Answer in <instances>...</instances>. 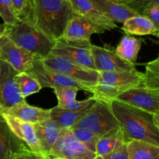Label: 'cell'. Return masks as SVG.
<instances>
[{"label":"cell","mask_w":159,"mask_h":159,"mask_svg":"<svg viewBox=\"0 0 159 159\" xmlns=\"http://www.w3.org/2000/svg\"><path fill=\"white\" fill-rule=\"evenodd\" d=\"M109 103L119 123L124 142L138 140L159 146V113H149L117 99Z\"/></svg>","instance_id":"6da1fadb"},{"label":"cell","mask_w":159,"mask_h":159,"mask_svg":"<svg viewBox=\"0 0 159 159\" xmlns=\"http://www.w3.org/2000/svg\"><path fill=\"white\" fill-rule=\"evenodd\" d=\"M34 26L53 40L62 37L75 15L68 0H34Z\"/></svg>","instance_id":"7a4b0ae2"},{"label":"cell","mask_w":159,"mask_h":159,"mask_svg":"<svg viewBox=\"0 0 159 159\" xmlns=\"http://www.w3.org/2000/svg\"><path fill=\"white\" fill-rule=\"evenodd\" d=\"M144 86V74L137 69L119 72H99L98 82L89 88L96 99L110 102L124 92Z\"/></svg>","instance_id":"3957f363"},{"label":"cell","mask_w":159,"mask_h":159,"mask_svg":"<svg viewBox=\"0 0 159 159\" xmlns=\"http://www.w3.org/2000/svg\"><path fill=\"white\" fill-rule=\"evenodd\" d=\"M5 35L17 46L41 58L51 54L55 43L35 26L21 21L6 25Z\"/></svg>","instance_id":"277c9868"},{"label":"cell","mask_w":159,"mask_h":159,"mask_svg":"<svg viewBox=\"0 0 159 159\" xmlns=\"http://www.w3.org/2000/svg\"><path fill=\"white\" fill-rule=\"evenodd\" d=\"M86 129L99 137L115 129L120 128L119 123L113 115L110 103L96 99L85 116L72 127Z\"/></svg>","instance_id":"5b68a950"},{"label":"cell","mask_w":159,"mask_h":159,"mask_svg":"<svg viewBox=\"0 0 159 159\" xmlns=\"http://www.w3.org/2000/svg\"><path fill=\"white\" fill-rule=\"evenodd\" d=\"M41 59L42 62L49 68L74 79L87 88L96 85L99 80V72L97 70L82 66L65 57L50 54Z\"/></svg>","instance_id":"8992f818"},{"label":"cell","mask_w":159,"mask_h":159,"mask_svg":"<svg viewBox=\"0 0 159 159\" xmlns=\"http://www.w3.org/2000/svg\"><path fill=\"white\" fill-rule=\"evenodd\" d=\"M92 46L90 40H66L60 37L55 40L51 54L65 57L78 65L96 70L92 55Z\"/></svg>","instance_id":"52a82bcc"},{"label":"cell","mask_w":159,"mask_h":159,"mask_svg":"<svg viewBox=\"0 0 159 159\" xmlns=\"http://www.w3.org/2000/svg\"><path fill=\"white\" fill-rule=\"evenodd\" d=\"M46 157L48 159H95L96 154L78 141L71 129H63Z\"/></svg>","instance_id":"ba28073f"},{"label":"cell","mask_w":159,"mask_h":159,"mask_svg":"<svg viewBox=\"0 0 159 159\" xmlns=\"http://www.w3.org/2000/svg\"><path fill=\"white\" fill-rule=\"evenodd\" d=\"M18 73L9 63L0 60V113L26 102L20 94L16 79Z\"/></svg>","instance_id":"9c48e42d"},{"label":"cell","mask_w":159,"mask_h":159,"mask_svg":"<svg viewBox=\"0 0 159 159\" xmlns=\"http://www.w3.org/2000/svg\"><path fill=\"white\" fill-rule=\"evenodd\" d=\"M41 57H37L26 72L35 78L41 88H54L56 86L76 87L79 90L87 92V88L74 79L49 68L42 62Z\"/></svg>","instance_id":"30bf717a"},{"label":"cell","mask_w":159,"mask_h":159,"mask_svg":"<svg viewBox=\"0 0 159 159\" xmlns=\"http://www.w3.org/2000/svg\"><path fill=\"white\" fill-rule=\"evenodd\" d=\"M37 57L17 46L5 34L0 37V59L9 63L19 72L29 70Z\"/></svg>","instance_id":"8fae6325"},{"label":"cell","mask_w":159,"mask_h":159,"mask_svg":"<svg viewBox=\"0 0 159 159\" xmlns=\"http://www.w3.org/2000/svg\"><path fill=\"white\" fill-rule=\"evenodd\" d=\"M116 99L149 113H159V90L136 87L122 93Z\"/></svg>","instance_id":"7c38bea8"},{"label":"cell","mask_w":159,"mask_h":159,"mask_svg":"<svg viewBox=\"0 0 159 159\" xmlns=\"http://www.w3.org/2000/svg\"><path fill=\"white\" fill-rule=\"evenodd\" d=\"M92 55L95 68L99 72H119L136 69L135 65L123 60L114 50L110 48L93 44Z\"/></svg>","instance_id":"4fadbf2b"},{"label":"cell","mask_w":159,"mask_h":159,"mask_svg":"<svg viewBox=\"0 0 159 159\" xmlns=\"http://www.w3.org/2000/svg\"><path fill=\"white\" fill-rule=\"evenodd\" d=\"M31 151L9 127L0 113V159H16Z\"/></svg>","instance_id":"5bb4252c"},{"label":"cell","mask_w":159,"mask_h":159,"mask_svg":"<svg viewBox=\"0 0 159 159\" xmlns=\"http://www.w3.org/2000/svg\"><path fill=\"white\" fill-rule=\"evenodd\" d=\"M75 13L82 16L105 31L117 27L116 23L104 15L90 0H68Z\"/></svg>","instance_id":"9a60e30c"},{"label":"cell","mask_w":159,"mask_h":159,"mask_svg":"<svg viewBox=\"0 0 159 159\" xmlns=\"http://www.w3.org/2000/svg\"><path fill=\"white\" fill-rule=\"evenodd\" d=\"M104 30L94 24L82 16L75 13L69 20L62 35V38L66 40H86L94 34H102Z\"/></svg>","instance_id":"2e32d148"},{"label":"cell","mask_w":159,"mask_h":159,"mask_svg":"<svg viewBox=\"0 0 159 159\" xmlns=\"http://www.w3.org/2000/svg\"><path fill=\"white\" fill-rule=\"evenodd\" d=\"M1 114L6 120L12 131L28 146L31 152L43 155L39 145L34 124L20 120L18 118L10 116L7 113H1Z\"/></svg>","instance_id":"e0dca14e"},{"label":"cell","mask_w":159,"mask_h":159,"mask_svg":"<svg viewBox=\"0 0 159 159\" xmlns=\"http://www.w3.org/2000/svg\"><path fill=\"white\" fill-rule=\"evenodd\" d=\"M40 150L47 156L58 139L63 128L49 118L41 122L34 124Z\"/></svg>","instance_id":"ac0fdd59"},{"label":"cell","mask_w":159,"mask_h":159,"mask_svg":"<svg viewBox=\"0 0 159 159\" xmlns=\"http://www.w3.org/2000/svg\"><path fill=\"white\" fill-rule=\"evenodd\" d=\"M57 99V107L71 110H79L91 107L96 102L93 96L82 101L76 100L79 89L71 86H56L53 88Z\"/></svg>","instance_id":"d6986e66"},{"label":"cell","mask_w":159,"mask_h":159,"mask_svg":"<svg viewBox=\"0 0 159 159\" xmlns=\"http://www.w3.org/2000/svg\"><path fill=\"white\" fill-rule=\"evenodd\" d=\"M104 15L114 23H124L130 17L137 16L134 12L123 3L115 0H90Z\"/></svg>","instance_id":"ffe728a7"},{"label":"cell","mask_w":159,"mask_h":159,"mask_svg":"<svg viewBox=\"0 0 159 159\" xmlns=\"http://www.w3.org/2000/svg\"><path fill=\"white\" fill-rule=\"evenodd\" d=\"M3 113L31 124H37L50 118V110L32 107L26 102L18 104Z\"/></svg>","instance_id":"44dd1931"},{"label":"cell","mask_w":159,"mask_h":159,"mask_svg":"<svg viewBox=\"0 0 159 159\" xmlns=\"http://www.w3.org/2000/svg\"><path fill=\"white\" fill-rule=\"evenodd\" d=\"M122 30L129 35H153L158 37L159 30L151 20L141 15L134 16L124 22Z\"/></svg>","instance_id":"7402d4cb"},{"label":"cell","mask_w":159,"mask_h":159,"mask_svg":"<svg viewBox=\"0 0 159 159\" xmlns=\"http://www.w3.org/2000/svg\"><path fill=\"white\" fill-rule=\"evenodd\" d=\"M92 107V106H91ZM91 107L79 110H71L55 107L50 109V118L63 129H71L82 119Z\"/></svg>","instance_id":"603a6c76"},{"label":"cell","mask_w":159,"mask_h":159,"mask_svg":"<svg viewBox=\"0 0 159 159\" xmlns=\"http://www.w3.org/2000/svg\"><path fill=\"white\" fill-rule=\"evenodd\" d=\"M128 159H159V146L143 141L127 143Z\"/></svg>","instance_id":"cb8c5ba5"},{"label":"cell","mask_w":159,"mask_h":159,"mask_svg":"<svg viewBox=\"0 0 159 159\" xmlns=\"http://www.w3.org/2000/svg\"><path fill=\"white\" fill-rule=\"evenodd\" d=\"M141 48V40L127 34L122 37L114 51L123 60L135 65Z\"/></svg>","instance_id":"d4e9b609"},{"label":"cell","mask_w":159,"mask_h":159,"mask_svg":"<svg viewBox=\"0 0 159 159\" xmlns=\"http://www.w3.org/2000/svg\"><path fill=\"white\" fill-rule=\"evenodd\" d=\"M124 142V137L120 128L115 129L108 132L106 134L99 137L96 143V156H103L110 153Z\"/></svg>","instance_id":"484cf974"},{"label":"cell","mask_w":159,"mask_h":159,"mask_svg":"<svg viewBox=\"0 0 159 159\" xmlns=\"http://www.w3.org/2000/svg\"><path fill=\"white\" fill-rule=\"evenodd\" d=\"M16 16L20 21L34 26L35 12L34 0H11Z\"/></svg>","instance_id":"4316f807"},{"label":"cell","mask_w":159,"mask_h":159,"mask_svg":"<svg viewBox=\"0 0 159 159\" xmlns=\"http://www.w3.org/2000/svg\"><path fill=\"white\" fill-rule=\"evenodd\" d=\"M16 79L20 93L23 99H26L31 95L39 93L42 89L37 79L26 71L19 72L16 75Z\"/></svg>","instance_id":"83f0119b"},{"label":"cell","mask_w":159,"mask_h":159,"mask_svg":"<svg viewBox=\"0 0 159 159\" xmlns=\"http://www.w3.org/2000/svg\"><path fill=\"white\" fill-rule=\"evenodd\" d=\"M144 86L154 90H159V57L151 61L145 65Z\"/></svg>","instance_id":"f1b7e54d"},{"label":"cell","mask_w":159,"mask_h":159,"mask_svg":"<svg viewBox=\"0 0 159 159\" xmlns=\"http://www.w3.org/2000/svg\"><path fill=\"white\" fill-rule=\"evenodd\" d=\"M71 130L75 138L78 141L86 145L90 150L96 153V144L99 138L98 135L93 133L90 130H86V129L79 128V127L71 128Z\"/></svg>","instance_id":"f546056e"},{"label":"cell","mask_w":159,"mask_h":159,"mask_svg":"<svg viewBox=\"0 0 159 159\" xmlns=\"http://www.w3.org/2000/svg\"><path fill=\"white\" fill-rule=\"evenodd\" d=\"M0 17L6 25H14L20 22L16 16L11 0H0Z\"/></svg>","instance_id":"4dcf8cb0"},{"label":"cell","mask_w":159,"mask_h":159,"mask_svg":"<svg viewBox=\"0 0 159 159\" xmlns=\"http://www.w3.org/2000/svg\"><path fill=\"white\" fill-rule=\"evenodd\" d=\"M120 3L125 5L138 15H141L143 10L148 6L152 4H159V0H123Z\"/></svg>","instance_id":"1f68e13d"},{"label":"cell","mask_w":159,"mask_h":159,"mask_svg":"<svg viewBox=\"0 0 159 159\" xmlns=\"http://www.w3.org/2000/svg\"><path fill=\"white\" fill-rule=\"evenodd\" d=\"M95 159H128L127 143L124 142L110 153L103 156H96Z\"/></svg>","instance_id":"d6a6232c"},{"label":"cell","mask_w":159,"mask_h":159,"mask_svg":"<svg viewBox=\"0 0 159 159\" xmlns=\"http://www.w3.org/2000/svg\"><path fill=\"white\" fill-rule=\"evenodd\" d=\"M141 16L151 20L155 27L159 30V4H152L148 6L143 10Z\"/></svg>","instance_id":"836d02e7"},{"label":"cell","mask_w":159,"mask_h":159,"mask_svg":"<svg viewBox=\"0 0 159 159\" xmlns=\"http://www.w3.org/2000/svg\"><path fill=\"white\" fill-rule=\"evenodd\" d=\"M20 159H48L46 156L41 155H38V154H35L34 152H30L29 153H26L25 155H22L20 157Z\"/></svg>","instance_id":"e575fe53"},{"label":"cell","mask_w":159,"mask_h":159,"mask_svg":"<svg viewBox=\"0 0 159 159\" xmlns=\"http://www.w3.org/2000/svg\"><path fill=\"white\" fill-rule=\"evenodd\" d=\"M5 30H6V24H0V37L5 34Z\"/></svg>","instance_id":"d590c367"},{"label":"cell","mask_w":159,"mask_h":159,"mask_svg":"<svg viewBox=\"0 0 159 159\" xmlns=\"http://www.w3.org/2000/svg\"><path fill=\"white\" fill-rule=\"evenodd\" d=\"M115 1L118 2H122V1H123V0H115Z\"/></svg>","instance_id":"8d00e7d4"},{"label":"cell","mask_w":159,"mask_h":159,"mask_svg":"<svg viewBox=\"0 0 159 159\" xmlns=\"http://www.w3.org/2000/svg\"><path fill=\"white\" fill-rule=\"evenodd\" d=\"M21 157V156H20ZM20 157H19V158H16V159H20Z\"/></svg>","instance_id":"74e56055"},{"label":"cell","mask_w":159,"mask_h":159,"mask_svg":"<svg viewBox=\"0 0 159 159\" xmlns=\"http://www.w3.org/2000/svg\"><path fill=\"white\" fill-rule=\"evenodd\" d=\"M0 60H1V59H0Z\"/></svg>","instance_id":"f35d334b"}]
</instances>
